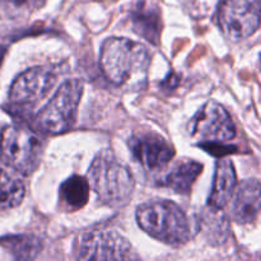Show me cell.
<instances>
[{
	"instance_id": "obj_14",
	"label": "cell",
	"mask_w": 261,
	"mask_h": 261,
	"mask_svg": "<svg viewBox=\"0 0 261 261\" xmlns=\"http://www.w3.org/2000/svg\"><path fill=\"white\" fill-rule=\"evenodd\" d=\"M0 246L17 260H33L40 255L42 242L33 234H14L0 239Z\"/></svg>"
},
{
	"instance_id": "obj_1",
	"label": "cell",
	"mask_w": 261,
	"mask_h": 261,
	"mask_svg": "<svg viewBox=\"0 0 261 261\" xmlns=\"http://www.w3.org/2000/svg\"><path fill=\"white\" fill-rule=\"evenodd\" d=\"M149 61V53L144 46L121 37L105 41L99 56L102 73L116 87H133L144 83Z\"/></svg>"
},
{
	"instance_id": "obj_6",
	"label": "cell",
	"mask_w": 261,
	"mask_h": 261,
	"mask_svg": "<svg viewBox=\"0 0 261 261\" xmlns=\"http://www.w3.org/2000/svg\"><path fill=\"white\" fill-rule=\"evenodd\" d=\"M78 260H138L130 242L115 231H89L81 234L74 244Z\"/></svg>"
},
{
	"instance_id": "obj_9",
	"label": "cell",
	"mask_w": 261,
	"mask_h": 261,
	"mask_svg": "<svg viewBox=\"0 0 261 261\" xmlns=\"http://www.w3.org/2000/svg\"><path fill=\"white\" fill-rule=\"evenodd\" d=\"M56 83V73L50 68L37 66L23 71L10 87L9 99L19 109L32 107L42 101Z\"/></svg>"
},
{
	"instance_id": "obj_12",
	"label": "cell",
	"mask_w": 261,
	"mask_h": 261,
	"mask_svg": "<svg viewBox=\"0 0 261 261\" xmlns=\"http://www.w3.org/2000/svg\"><path fill=\"white\" fill-rule=\"evenodd\" d=\"M222 158V157H221ZM237 185L236 171L232 161L222 158L217 162L214 182L208 198V205L214 211H222L228 205Z\"/></svg>"
},
{
	"instance_id": "obj_15",
	"label": "cell",
	"mask_w": 261,
	"mask_h": 261,
	"mask_svg": "<svg viewBox=\"0 0 261 261\" xmlns=\"http://www.w3.org/2000/svg\"><path fill=\"white\" fill-rule=\"evenodd\" d=\"M88 180L82 176H71L60 186V201L68 211H78L83 208L88 201Z\"/></svg>"
},
{
	"instance_id": "obj_16",
	"label": "cell",
	"mask_w": 261,
	"mask_h": 261,
	"mask_svg": "<svg viewBox=\"0 0 261 261\" xmlns=\"http://www.w3.org/2000/svg\"><path fill=\"white\" fill-rule=\"evenodd\" d=\"M132 22L133 28L138 35L153 45H157L161 35V18L157 10L138 8L134 13H132Z\"/></svg>"
},
{
	"instance_id": "obj_2",
	"label": "cell",
	"mask_w": 261,
	"mask_h": 261,
	"mask_svg": "<svg viewBox=\"0 0 261 261\" xmlns=\"http://www.w3.org/2000/svg\"><path fill=\"white\" fill-rule=\"evenodd\" d=\"M88 184L102 203L110 206H122L134 193L135 181L129 168L110 149L102 150L92 162Z\"/></svg>"
},
{
	"instance_id": "obj_3",
	"label": "cell",
	"mask_w": 261,
	"mask_h": 261,
	"mask_svg": "<svg viewBox=\"0 0 261 261\" xmlns=\"http://www.w3.org/2000/svg\"><path fill=\"white\" fill-rule=\"evenodd\" d=\"M138 224L149 236L171 246H181L190 240L188 217L177 204L168 200H152L137 211Z\"/></svg>"
},
{
	"instance_id": "obj_11",
	"label": "cell",
	"mask_w": 261,
	"mask_h": 261,
	"mask_svg": "<svg viewBox=\"0 0 261 261\" xmlns=\"http://www.w3.org/2000/svg\"><path fill=\"white\" fill-rule=\"evenodd\" d=\"M260 182L257 180H245L240 184L232 203V218L241 224L256 221L260 212Z\"/></svg>"
},
{
	"instance_id": "obj_20",
	"label": "cell",
	"mask_w": 261,
	"mask_h": 261,
	"mask_svg": "<svg viewBox=\"0 0 261 261\" xmlns=\"http://www.w3.org/2000/svg\"><path fill=\"white\" fill-rule=\"evenodd\" d=\"M5 53H7V48H5L4 46H0V64H2L3 58H4Z\"/></svg>"
},
{
	"instance_id": "obj_18",
	"label": "cell",
	"mask_w": 261,
	"mask_h": 261,
	"mask_svg": "<svg viewBox=\"0 0 261 261\" xmlns=\"http://www.w3.org/2000/svg\"><path fill=\"white\" fill-rule=\"evenodd\" d=\"M218 211L211 209V218L204 221V229L212 244L219 245L228 236V222L226 218L217 214Z\"/></svg>"
},
{
	"instance_id": "obj_5",
	"label": "cell",
	"mask_w": 261,
	"mask_h": 261,
	"mask_svg": "<svg viewBox=\"0 0 261 261\" xmlns=\"http://www.w3.org/2000/svg\"><path fill=\"white\" fill-rule=\"evenodd\" d=\"M83 88V82L79 79H71L61 84L55 96L36 115V127L51 135L68 132L75 122Z\"/></svg>"
},
{
	"instance_id": "obj_4",
	"label": "cell",
	"mask_w": 261,
	"mask_h": 261,
	"mask_svg": "<svg viewBox=\"0 0 261 261\" xmlns=\"http://www.w3.org/2000/svg\"><path fill=\"white\" fill-rule=\"evenodd\" d=\"M43 149V138L30 127L8 125L0 132V160L23 175L37 170Z\"/></svg>"
},
{
	"instance_id": "obj_17",
	"label": "cell",
	"mask_w": 261,
	"mask_h": 261,
	"mask_svg": "<svg viewBox=\"0 0 261 261\" xmlns=\"http://www.w3.org/2000/svg\"><path fill=\"white\" fill-rule=\"evenodd\" d=\"M25 195V186L20 178L0 170V208L12 209L19 205Z\"/></svg>"
},
{
	"instance_id": "obj_19",
	"label": "cell",
	"mask_w": 261,
	"mask_h": 261,
	"mask_svg": "<svg viewBox=\"0 0 261 261\" xmlns=\"http://www.w3.org/2000/svg\"><path fill=\"white\" fill-rule=\"evenodd\" d=\"M33 0H0V4L10 12H24L32 5Z\"/></svg>"
},
{
	"instance_id": "obj_8",
	"label": "cell",
	"mask_w": 261,
	"mask_h": 261,
	"mask_svg": "<svg viewBox=\"0 0 261 261\" xmlns=\"http://www.w3.org/2000/svg\"><path fill=\"white\" fill-rule=\"evenodd\" d=\"M193 137L200 144H226L236 137V126L223 106L209 101L194 116L190 124Z\"/></svg>"
},
{
	"instance_id": "obj_7",
	"label": "cell",
	"mask_w": 261,
	"mask_h": 261,
	"mask_svg": "<svg viewBox=\"0 0 261 261\" xmlns=\"http://www.w3.org/2000/svg\"><path fill=\"white\" fill-rule=\"evenodd\" d=\"M217 19L227 40H245L260 25V0H221Z\"/></svg>"
},
{
	"instance_id": "obj_13",
	"label": "cell",
	"mask_w": 261,
	"mask_h": 261,
	"mask_svg": "<svg viewBox=\"0 0 261 261\" xmlns=\"http://www.w3.org/2000/svg\"><path fill=\"white\" fill-rule=\"evenodd\" d=\"M203 172V165L195 161H185L171 170L161 185L177 194H189L196 178Z\"/></svg>"
},
{
	"instance_id": "obj_10",
	"label": "cell",
	"mask_w": 261,
	"mask_h": 261,
	"mask_svg": "<svg viewBox=\"0 0 261 261\" xmlns=\"http://www.w3.org/2000/svg\"><path fill=\"white\" fill-rule=\"evenodd\" d=\"M129 147L135 160L145 170H162L175 157L172 145L154 133L134 135L129 140Z\"/></svg>"
}]
</instances>
